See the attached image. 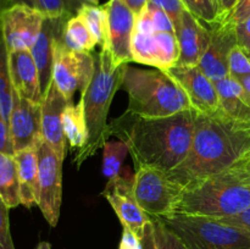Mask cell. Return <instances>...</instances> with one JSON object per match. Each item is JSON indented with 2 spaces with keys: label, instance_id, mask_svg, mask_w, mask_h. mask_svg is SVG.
<instances>
[{
  "label": "cell",
  "instance_id": "cell-1",
  "mask_svg": "<svg viewBox=\"0 0 250 249\" xmlns=\"http://www.w3.org/2000/svg\"><path fill=\"white\" fill-rule=\"evenodd\" d=\"M250 153V121L234 119L222 110L195 116L192 144L185 160L167 172L186 187L220 172Z\"/></svg>",
  "mask_w": 250,
  "mask_h": 249
},
{
  "label": "cell",
  "instance_id": "cell-2",
  "mask_svg": "<svg viewBox=\"0 0 250 249\" xmlns=\"http://www.w3.org/2000/svg\"><path fill=\"white\" fill-rule=\"evenodd\" d=\"M195 110L165 117H134L128 131L120 134L128 145L136 168L153 167L170 172L186 159L194 132Z\"/></svg>",
  "mask_w": 250,
  "mask_h": 249
},
{
  "label": "cell",
  "instance_id": "cell-3",
  "mask_svg": "<svg viewBox=\"0 0 250 249\" xmlns=\"http://www.w3.org/2000/svg\"><path fill=\"white\" fill-rule=\"evenodd\" d=\"M250 208V163L246 158L183 187L176 212L225 217ZM175 212V214H176Z\"/></svg>",
  "mask_w": 250,
  "mask_h": 249
},
{
  "label": "cell",
  "instance_id": "cell-4",
  "mask_svg": "<svg viewBox=\"0 0 250 249\" xmlns=\"http://www.w3.org/2000/svg\"><path fill=\"white\" fill-rule=\"evenodd\" d=\"M128 63L117 66L112 60L109 46H103L94 56V72L85 92L81 94L84 102L85 122L88 141L84 148L78 150L75 163L78 165L92 156L99 148H103L110 136L107 124L110 105L115 93L121 88L125 70Z\"/></svg>",
  "mask_w": 250,
  "mask_h": 249
},
{
  "label": "cell",
  "instance_id": "cell-5",
  "mask_svg": "<svg viewBox=\"0 0 250 249\" xmlns=\"http://www.w3.org/2000/svg\"><path fill=\"white\" fill-rule=\"evenodd\" d=\"M121 88L128 95V116L154 119L192 110L182 88L166 71L159 68L146 70L128 63Z\"/></svg>",
  "mask_w": 250,
  "mask_h": 249
},
{
  "label": "cell",
  "instance_id": "cell-6",
  "mask_svg": "<svg viewBox=\"0 0 250 249\" xmlns=\"http://www.w3.org/2000/svg\"><path fill=\"white\" fill-rule=\"evenodd\" d=\"M159 219L188 249H250V232L216 217L176 212Z\"/></svg>",
  "mask_w": 250,
  "mask_h": 249
},
{
  "label": "cell",
  "instance_id": "cell-7",
  "mask_svg": "<svg viewBox=\"0 0 250 249\" xmlns=\"http://www.w3.org/2000/svg\"><path fill=\"white\" fill-rule=\"evenodd\" d=\"M133 197L139 207L153 217L175 214L183 192V186L168 177L167 172L153 167L136 168Z\"/></svg>",
  "mask_w": 250,
  "mask_h": 249
},
{
  "label": "cell",
  "instance_id": "cell-8",
  "mask_svg": "<svg viewBox=\"0 0 250 249\" xmlns=\"http://www.w3.org/2000/svg\"><path fill=\"white\" fill-rule=\"evenodd\" d=\"M94 72V56L68 49L61 34L54 44L53 82L68 103H72L76 90L85 92Z\"/></svg>",
  "mask_w": 250,
  "mask_h": 249
},
{
  "label": "cell",
  "instance_id": "cell-9",
  "mask_svg": "<svg viewBox=\"0 0 250 249\" xmlns=\"http://www.w3.org/2000/svg\"><path fill=\"white\" fill-rule=\"evenodd\" d=\"M39 170L38 207L51 227H55L60 217L62 200V163L54 149L39 137L36 143Z\"/></svg>",
  "mask_w": 250,
  "mask_h": 249
},
{
  "label": "cell",
  "instance_id": "cell-10",
  "mask_svg": "<svg viewBox=\"0 0 250 249\" xmlns=\"http://www.w3.org/2000/svg\"><path fill=\"white\" fill-rule=\"evenodd\" d=\"M45 16L26 4H11L0 16V32L7 51L29 50L37 41Z\"/></svg>",
  "mask_w": 250,
  "mask_h": 249
},
{
  "label": "cell",
  "instance_id": "cell-11",
  "mask_svg": "<svg viewBox=\"0 0 250 249\" xmlns=\"http://www.w3.org/2000/svg\"><path fill=\"white\" fill-rule=\"evenodd\" d=\"M132 59L134 62L167 71L178 63L180 45L175 32L141 33L132 37Z\"/></svg>",
  "mask_w": 250,
  "mask_h": 249
},
{
  "label": "cell",
  "instance_id": "cell-12",
  "mask_svg": "<svg viewBox=\"0 0 250 249\" xmlns=\"http://www.w3.org/2000/svg\"><path fill=\"white\" fill-rule=\"evenodd\" d=\"M210 43L200 59L198 67L212 81L222 80L229 76V56L237 45L234 24L229 20H219L210 24Z\"/></svg>",
  "mask_w": 250,
  "mask_h": 249
},
{
  "label": "cell",
  "instance_id": "cell-13",
  "mask_svg": "<svg viewBox=\"0 0 250 249\" xmlns=\"http://www.w3.org/2000/svg\"><path fill=\"white\" fill-rule=\"evenodd\" d=\"M107 14V46L117 66L129 63L132 59V37L136 14L122 0H109L104 5Z\"/></svg>",
  "mask_w": 250,
  "mask_h": 249
},
{
  "label": "cell",
  "instance_id": "cell-14",
  "mask_svg": "<svg viewBox=\"0 0 250 249\" xmlns=\"http://www.w3.org/2000/svg\"><path fill=\"white\" fill-rule=\"evenodd\" d=\"M166 72L182 88L193 110L199 114H214L221 110L215 83L198 66L176 65Z\"/></svg>",
  "mask_w": 250,
  "mask_h": 249
},
{
  "label": "cell",
  "instance_id": "cell-15",
  "mask_svg": "<svg viewBox=\"0 0 250 249\" xmlns=\"http://www.w3.org/2000/svg\"><path fill=\"white\" fill-rule=\"evenodd\" d=\"M9 129L15 153L36 146L42 136L41 104L23 99L14 92Z\"/></svg>",
  "mask_w": 250,
  "mask_h": 249
},
{
  "label": "cell",
  "instance_id": "cell-16",
  "mask_svg": "<svg viewBox=\"0 0 250 249\" xmlns=\"http://www.w3.org/2000/svg\"><path fill=\"white\" fill-rule=\"evenodd\" d=\"M175 33L180 45L177 65L198 66L210 43L209 26L185 10L180 22L175 26Z\"/></svg>",
  "mask_w": 250,
  "mask_h": 249
},
{
  "label": "cell",
  "instance_id": "cell-17",
  "mask_svg": "<svg viewBox=\"0 0 250 249\" xmlns=\"http://www.w3.org/2000/svg\"><path fill=\"white\" fill-rule=\"evenodd\" d=\"M68 103L66 98L50 83L41 103L42 137L61 159L66 154V138L62 128V114Z\"/></svg>",
  "mask_w": 250,
  "mask_h": 249
},
{
  "label": "cell",
  "instance_id": "cell-18",
  "mask_svg": "<svg viewBox=\"0 0 250 249\" xmlns=\"http://www.w3.org/2000/svg\"><path fill=\"white\" fill-rule=\"evenodd\" d=\"M9 71L14 92L23 99L41 104L43 95H42L39 72L31 51H10Z\"/></svg>",
  "mask_w": 250,
  "mask_h": 249
},
{
  "label": "cell",
  "instance_id": "cell-19",
  "mask_svg": "<svg viewBox=\"0 0 250 249\" xmlns=\"http://www.w3.org/2000/svg\"><path fill=\"white\" fill-rule=\"evenodd\" d=\"M67 19H49L45 17L39 32L37 41L29 49L34 59L39 72L42 95L48 90L49 85L53 82V65H54V44L56 38L61 34Z\"/></svg>",
  "mask_w": 250,
  "mask_h": 249
},
{
  "label": "cell",
  "instance_id": "cell-20",
  "mask_svg": "<svg viewBox=\"0 0 250 249\" xmlns=\"http://www.w3.org/2000/svg\"><path fill=\"white\" fill-rule=\"evenodd\" d=\"M14 155L19 173L21 204L31 209L38 205L39 200V170L36 146L16 151Z\"/></svg>",
  "mask_w": 250,
  "mask_h": 249
},
{
  "label": "cell",
  "instance_id": "cell-21",
  "mask_svg": "<svg viewBox=\"0 0 250 249\" xmlns=\"http://www.w3.org/2000/svg\"><path fill=\"white\" fill-rule=\"evenodd\" d=\"M220 109L234 119L250 121V98L241 83L231 76L216 81Z\"/></svg>",
  "mask_w": 250,
  "mask_h": 249
},
{
  "label": "cell",
  "instance_id": "cell-22",
  "mask_svg": "<svg viewBox=\"0 0 250 249\" xmlns=\"http://www.w3.org/2000/svg\"><path fill=\"white\" fill-rule=\"evenodd\" d=\"M62 128L66 141L71 148L78 150L84 148L88 141V129L85 122L84 102L82 98L76 105L71 103L63 110Z\"/></svg>",
  "mask_w": 250,
  "mask_h": 249
},
{
  "label": "cell",
  "instance_id": "cell-23",
  "mask_svg": "<svg viewBox=\"0 0 250 249\" xmlns=\"http://www.w3.org/2000/svg\"><path fill=\"white\" fill-rule=\"evenodd\" d=\"M61 39L68 49L80 53H89L98 44L84 20L77 14L66 20Z\"/></svg>",
  "mask_w": 250,
  "mask_h": 249
},
{
  "label": "cell",
  "instance_id": "cell-24",
  "mask_svg": "<svg viewBox=\"0 0 250 249\" xmlns=\"http://www.w3.org/2000/svg\"><path fill=\"white\" fill-rule=\"evenodd\" d=\"M0 198L9 209L21 204L19 173L12 154L0 153Z\"/></svg>",
  "mask_w": 250,
  "mask_h": 249
},
{
  "label": "cell",
  "instance_id": "cell-25",
  "mask_svg": "<svg viewBox=\"0 0 250 249\" xmlns=\"http://www.w3.org/2000/svg\"><path fill=\"white\" fill-rule=\"evenodd\" d=\"M77 15H80L84 22L87 23L88 28L92 32L93 37L95 38L100 48L107 46V14L105 6H98V5L83 2L78 9Z\"/></svg>",
  "mask_w": 250,
  "mask_h": 249
},
{
  "label": "cell",
  "instance_id": "cell-26",
  "mask_svg": "<svg viewBox=\"0 0 250 249\" xmlns=\"http://www.w3.org/2000/svg\"><path fill=\"white\" fill-rule=\"evenodd\" d=\"M11 4H26L49 19H67L77 14L83 0H10Z\"/></svg>",
  "mask_w": 250,
  "mask_h": 249
},
{
  "label": "cell",
  "instance_id": "cell-27",
  "mask_svg": "<svg viewBox=\"0 0 250 249\" xmlns=\"http://www.w3.org/2000/svg\"><path fill=\"white\" fill-rule=\"evenodd\" d=\"M103 149V175L111 182L121 173L122 164L129 154V149L124 141H107Z\"/></svg>",
  "mask_w": 250,
  "mask_h": 249
},
{
  "label": "cell",
  "instance_id": "cell-28",
  "mask_svg": "<svg viewBox=\"0 0 250 249\" xmlns=\"http://www.w3.org/2000/svg\"><path fill=\"white\" fill-rule=\"evenodd\" d=\"M14 102V89L9 71V51L0 32V111L9 124Z\"/></svg>",
  "mask_w": 250,
  "mask_h": 249
},
{
  "label": "cell",
  "instance_id": "cell-29",
  "mask_svg": "<svg viewBox=\"0 0 250 249\" xmlns=\"http://www.w3.org/2000/svg\"><path fill=\"white\" fill-rule=\"evenodd\" d=\"M182 2L187 11L208 26L221 20L215 0H182Z\"/></svg>",
  "mask_w": 250,
  "mask_h": 249
},
{
  "label": "cell",
  "instance_id": "cell-30",
  "mask_svg": "<svg viewBox=\"0 0 250 249\" xmlns=\"http://www.w3.org/2000/svg\"><path fill=\"white\" fill-rule=\"evenodd\" d=\"M150 219L154 226V234H155L158 249H188L183 244V242L170 228H167L159 217L150 216Z\"/></svg>",
  "mask_w": 250,
  "mask_h": 249
},
{
  "label": "cell",
  "instance_id": "cell-31",
  "mask_svg": "<svg viewBox=\"0 0 250 249\" xmlns=\"http://www.w3.org/2000/svg\"><path fill=\"white\" fill-rule=\"evenodd\" d=\"M229 76L234 80H241L242 77L250 75V58L238 44L229 53Z\"/></svg>",
  "mask_w": 250,
  "mask_h": 249
},
{
  "label": "cell",
  "instance_id": "cell-32",
  "mask_svg": "<svg viewBox=\"0 0 250 249\" xmlns=\"http://www.w3.org/2000/svg\"><path fill=\"white\" fill-rule=\"evenodd\" d=\"M0 249H16L10 232L9 208L0 198Z\"/></svg>",
  "mask_w": 250,
  "mask_h": 249
},
{
  "label": "cell",
  "instance_id": "cell-33",
  "mask_svg": "<svg viewBox=\"0 0 250 249\" xmlns=\"http://www.w3.org/2000/svg\"><path fill=\"white\" fill-rule=\"evenodd\" d=\"M149 2L165 11L172 21L173 27L180 22L181 16L186 10L182 0H149Z\"/></svg>",
  "mask_w": 250,
  "mask_h": 249
},
{
  "label": "cell",
  "instance_id": "cell-34",
  "mask_svg": "<svg viewBox=\"0 0 250 249\" xmlns=\"http://www.w3.org/2000/svg\"><path fill=\"white\" fill-rule=\"evenodd\" d=\"M216 219L219 220V221L224 222V224L229 225V226L238 227V228L250 232V208L243 210V211L239 212V214L225 217H216Z\"/></svg>",
  "mask_w": 250,
  "mask_h": 249
},
{
  "label": "cell",
  "instance_id": "cell-35",
  "mask_svg": "<svg viewBox=\"0 0 250 249\" xmlns=\"http://www.w3.org/2000/svg\"><path fill=\"white\" fill-rule=\"evenodd\" d=\"M237 36V43L242 49L249 53L250 51V16L244 21L234 24Z\"/></svg>",
  "mask_w": 250,
  "mask_h": 249
},
{
  "label": "cell",
  "instance_id": "cell-36",
  "mask_svg": "<svg viewBox=\"0 0 250 249\" xmlns=\"http://www.w3.org/2000/svg\"><path fill=\"white\" fill-rule=\"evenodd\" d=\"M0 153L12 154V155L15 154L14 148H12L11 137H10L9 124L2 116L1 111H0Z\"/></svg>",
  "mask_w": 250,
  "mask_h": 249
},
{
  "label": "cell",
  "instance_id": "cell-37",
  "mask_svg": "<svg viewBox=\"0 0 250 249\" xmlns=\"http://www.w3.org/2000/svg\"><path fill=\"white\" fill-rule=\"evenodd\" d=\"M250 16V0H238L234 9L232 10L231 15L229 16V21H231L233 24L239 23L244 21Z\"/></svg>",
  "mask_w": 250,
  "mask_h": 249
},
{
  "label": "cell",
  "instance_id": "cell-38",
  "mask_svg": "<svg viewBox=\"0 0 250 249\" xmlns=\"http://www.w3.org/2000/svg\"><path fill=\"white\" fill-rule=\"evenodd\" d=\"M119 249H143L142 248L141 237L137 236L134 232H132L127 227H124Z\"/></svg>",
  "mask_w": 250,
  "mask_h": 249
},
{
  "label": "cell",
  "instance_id": "cell-39",
  "mask_svg": "<svg viewBox=\"0 0 250 249\" xmlns=\"http://www.w3.org/2000/svg\"><path fill=\"white\" fill-rule=\"evenodd\" d=\"M142 248L143 249H158V244L155 241V234H154V226L151 219L146 222L144 227V232L141 237Z\"/></svg>",
  "mask_w": 250,
  "mask_h": 249
},
{
  "label": "cell",
  "instance_id": "cell-40",
  "mask_svg": "<svg viewBox=\"0 0 250 249\" xmlns=\"http://www.w3.org/2000/svg\"><path fill=\"white\" fill-rule=\"evenodd\" d=\"M217 6V11H219L220 19L226 20L231 15L232 10L234 9L238 0H215Z\"/></svg>",
  "mask_w": 250,
  "mask_h": 249
},
{
  "label": "cell",
  "instance_id": "cell-41",
  "mask_svg": "<svg viewBox=\"0 0 250 249\" xmlns=\"http://www.w3.org/2000/svg\"><path fill=\"white\" fill-rule=\"evenodd\" d=\"M122 1H124L134 14L138 15L139 12L144 9V6L148 4L149 0H122Z\"/></svg>",
  "mask_w": 250,
  "mask_h": 249
},
{
  "label": "cell",
  "instance_id": "cell-42",
  "mask_svg": "<svg viewBox=\"0 0 250 249\" xmlns=\"http://www.w3.org/2000/svg\"><path fill=\"white\" fill-rule=\"evenodd\" d=\"M237 81L241 83L242 87H243V89L246 90L247 94H248L249 98H250V75L246 76V77H242L241 80H237Z\"/></svg>",
  "mask_w": 250,
  "mask_h": 249
},
{
  "label": "cell",
  "instance_id": "cell-43",
  "mask_svg": "<svg viewBox=\"0 0 250 249\" xmlns=\"http://www.w3.org/2000/svg\"><path fill=\"white\" fill-rule=\"evenodd\" d=\"M11 5V1L10 0H0V16H1L2 11H4L6 7H9Z\"/></svg>",
  "mask_w": 250,
  "mask_h": 249
},
{
  "label": "cell",
  "instance_id": "cell-44",
  "mask_svg": "<svg viewBox=\"0 0 250 249\" xmlns=\"http://www.w3.org/2000/svg\"><path fill=\"white\" fill-rule=\"evenodd\" d=\"M37 249H51V246L49 242H39L38 246H37Z\"/></svg>",
  "mask_w": 250,
  "mask_h": 249
},
{
  "label": "cell",
  "instance_id": "cell-45",
  "mask_svg": "<svg viewBox=\"0 0 250 249\" xmlns=\"http://www.w3.org/2000/svg\"><path fill=\"white\" fill-rule=\"evenodd\" d=\"M84 2H88V4H92V5H98L99 4L100 0H83Z\"/></svg>",
  "mask_w": 250,
  "mask_h": 249
},
{
  "label": "cell",
  "instance_id": "cell-46",
  "mask_svg": "<svg viewBox=\"0 0 250 249\" xmlns=\"http://www.w3.org/2000/svg\"><path fill=\"white\" fill-rule=\"evenodd\" d=\"M247 159H248V160H249V163H250V153L248 154V155H247Z\"/></svg>",
  "mask_w": 250,
  "mask_h": 249
},
{
  "label": "cell",
  "instance_id": "cell-47",
  "mask_svg": "<svg viewBox=\"0 0 250 249\" xmlns=\"http://www.w3.org/2000/svg\"><path fill=\"white\" fill-rule=\"evenodd\" d=\"M247 54H248V55H249V58H250V51H249V53H247Z\"/></svg>",
  "mask_w": 250,
  "mask_h": 249
}]
</instances>
